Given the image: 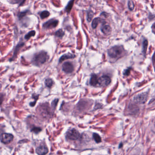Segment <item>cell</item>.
I'll list each match as a JSON object with an SVG mask.
<instances>
[{"mask_svg": "<svg viewBox=\"0 0 155 155\" xmlns=\"http://www.w3.org/2000/svg\"><path fill=\"white\" fill-rule=\"evenodd\" d=\"M108 55L113 59H118L125 55L126 50L123 46H115L108 50Z\"/></svg>", "mask_w": 155, "mask_h": 155, "instance_id": "obj_1", "label": "cell"}, {"mask_svg": "<svg viewBox=\"0 0 155 155\" xmlns=\"http://www.w3.org/2000/svg\"><path fill=\"white\" fill-rule=\"evenodd\" d=\"M48 58L47 53L44 51H42L34 56L33 58V65L39 66L45 63L48 59Z\"/></svg>", "mask_w": 155, "mask_h": 155, "instance_id": "obj_2", "label": "cell"}, {"mask_svg": "<svg viewBox=\"0 0 155 155\" xmlns=\"http://www.w3.org/2000/svg\"><path fill=\"white\" fill-rule=\"evenodd\" d=\"M66 138L68 140H76L80 138V134L78 130L72 128L68 130L66 133Z\"/></svg>", "mask_w": 155, "mask_h": 155, "instance_id": "obj_3", "label": "cell"}, {"mask_svg": "<svg viewBox=\"0 0 155 155\" xmlns=\"http://www.w3.org/2000/svg\"><path fill=\"white\" fill-rule=\"evenodd\" d=\"M148 99V94L143 92L140 93L136 96L133 98L134 102L138 104H144L146 102Z\"/></svg>", "mask_w": 155, "mask_h": 155, "instance_id": "obj_4", "label": "cell"}, {"mask_svg": "<svg viewBox=\"0 0 155 155\" xmlns=\"http://www.w3.org/2000/svg\"><path fill=\"white\" fill-rule=\"evenodd\" d=\"M111 82L110 78L107 75H103L98 78V84L102 86H106Z\"/></svg>", "mask_w": 155, "mask_h": 155, "instance_id": "obj_5", "label": "cell"}, {"mask_svg": "<svg viewBox=\"0 0 155 155\" xmlns=\"http://www.w3.org/2000/svg\"><path fill=\"white\" fill-rule=\"evenodd\" d=\"M14 138V136L12 134L9 133H2L0 136V140L2 142L7 144L10 142Z\"/></svg>", "mask_w": 155, "mask_h": 155, "instance_id": "obj_6", "label": "cell"}, {"mask_svg": "<svg viewBox=\"0 0 155 155\" xmlns=\"http://www.w3.org/2000/svg\"><path fill=\"white\" fill-rule=\"evenodd\" d=\"M58 20L54 19H52L48 20L43 25V27L45 29H49L56 28L58 24Z\"/></svg>", "mask_w": 155, "mask_h": 155, "instance_id": "obj_7", "label": "cell"}, {"mask_svg": "<svg viewBox=\"0 0 155 155\" xmlns=\"http://www.w3.org/2000/svg\"><path fill=\"white\" fill-rule=\"evenodd\" d=\"M74 70V66L69 62H65L63 64L62 70L66 73H70Z\"/></svg>", "mask_w": 155, "mask_h": 155, "instance_id": "obj_8", "label": "cell"}, {"mask_svg": "<svg viewBox=\"0 0 155 155\" xmlns=\"http://www.w3.org/2000/svg\"><path fill=\"white\" fill-rule=\"evenodd\" d=\"M106 22L105 20L103 21L102 26L100 27V31L105 35H110L112 32V28L109 25L106 24Z\"/></svg>", "mask_w": 155, "mask_h": 155, "instance_id": "obj_9", "label": "cell"}, {"mask_svg": "<svg viewBox=\"0 0 155 155\" xmlns=\"http://www.w3.org/2000/svg\"><path fill=\"white\" fill-rule=\"evenodd\" d=\"M48 152V149L45 145H41L36 149V152L38 155H45Z\"/></svg>", "mask_w": 155, "mask_h": 155, "instance_id": "obj_10", "label": "cell"}, {"mask_svg": "<svg viewBox=\"0 0 155 155\" xmlns=\"http://www.w3.org/2000/svg\"><path fill=\"white\" fill-rule=\"evenodd\" d=\"M98 76L95 74H92L91 75L90 78V85L93 86H96L98 84Z\"/></svg>", "mask_w": 155, "mask_h": 155, "instance_id": "obj_11", "label": "cell"}, {"mask_svg": "<svg viewBox=\"0 0 155 155\" xmlns=\"http://www.w3.org/2000/svg\"><path fill=\"white\" fill-rule=\"evenodd\" d=\"M76 57V56L71 53H67L62 56L59 59V62H62L63 61L67 59H73Z\"/></svg>", "mask_w": 155, "mask_h": 155, "instance_id": "obj_12", "label": "cell"}, {"mask_svg": "<svg viewBox=\"0 0 155 155\" xmlns=\"http://www.w3.org/2000/svg\"><path fill=\"white\" fill-rule=\"evenodd\" d=\"M104 20L103 19H102L100 18H96L93 19L92 23V26L93 29H95L97 28L98 24L102 22Z\"/></svg>", "mask_w": 155, "mask_h": 155, "instance_id": "obj_13", "label": "cell"}, {"mask_svg": "<svg viewBox=\"0 0 155 155\" xmlns=\"http://www.w3.org/2000/svg\"><path fill=\"white\" fill-rule=\"evenodd\" d=\"M24 45V43L21 42L19 43L16 46L15 48V51H14V54L13 56V57L12 58V59H11V60H14L15 59V58L16 56L18 55V52L19 51L20 49L21 48L23 47V46Z\"/></svg>", "mask_w": 155, "mask_h": 155, "instance_id": "obj_14", "label": "cell"}, {"mask_svg": "<svg viewBox=\"0 0 155 155\" xmlns=\"http://www.w3.org/2000/svg\"><path fill=\"white\" fill-rule=\"evenodd\" d=\"M75 0H70L68 3V5L65 8V10L67 13H70L72 10Z\"/></svg>", "mask_w": 155, "mask_h": 155, "instance_id": "obj_15", "label": "cell"}, {"mask_svg": "<svg viewBox=\"0 0 155 155\" xmlns=\"http://www.w3.org/2000/svg\"><path fill=\"white\" fill-rule=\"evenodd\" d=\"M86 15H86V20H88V22H90L92 19L93 16H94L93 12L90 9H89L87 11Z\"/></svg>", "mask_w": 155, "mask_h": 155, "instance_id": "obj_16", "label": "cell"}, {"mask_svg": "<svg viewBox=\"0 0 155 155\" xmlns=\"http://www.w3.org/2000/svg\"><path fill=\"white\" fill-rule=\"evenodd\" d=\"M148 42L147 39H145L143 40L142 42V53L143 55L146 56V50L148 49Z\"/></svg>", "mask_w": 155, "mask_h": 155, "instance_id": "obj_17", "label": "cell"}, {"mask_svg": "<svg viewBox=\"0 0 155 155\" xmlns=\"http://www.w3.org/2000/svg\"><path fill=\"white\" fill-rule=\"evenodd\" d=\"M55 36L58 38H62L65 35V32L62 29H59L57 30L55 34Z\"/></svg>", "mask_w": 155, "mask_h": 155, "instance_id": "obj_18", "label": "cell"}, {"mask_svg": "<svg viewBox=\"0 0 155 155\" xmlns=\"http://www.w3.org/2000/svg\"><path fill=\"white\" fill-rule=\"evenodd\" d=\"M93 138L94 139V140H95L96 142L100 143L102 142V138H100L99 135L98 134V133H94L93 134Z\"/></svg>", "mask_w": 155, "mask_h": 155, "instance_id": "obj_19", "label": "cell"}, {"mask_svg": "<svg viewBox=\"0 0 155 155\" xmlns=\"http://www.w3.org/2000/svg\"><path fill=\"white\" fill-rule=\"evenodd\" d=\"M49 16H50V12L48 10L43 11L40 14V17L42 19L48 18Z\"/></svg>", "mask_w": 155, "mask_h": 155, "instance_id": "obj_20", "label": "cell"}, {"mask_svg": "<svg viewBox=\"0 0 155 155\" xmlns=\"http://www.w3.org/2000/svg\"><path fill=\"white\" fill-rule=\"evenodd\" d=\"M36 34V32L34 30H32L28 33L26 35H25V39L26 40L29 39L32 36H34Z\"/></svg>", "mask_w": 155, "mask_h": 155, "instance_id": "obj_21", "label": "cell"}, {"mask_svg": "<svg viewBox=\"0 0 155 155\" xmlns=\"http://www.w3.org/2000/svg\"><path fill=\"white\" fill-rule=\"evenodd\" d=\"M128 7L129 9L132 11L135 8V4L132 0H129L128 2Z\"/></svg>", "mask_w": 155, "mask_h": 155, "instance_id": "obj_22", "label": "cell"}, {"mask_svg": "<svg viewBox=\"0 0 155 155\" xmlns=\"http://www.w3.org/2000/svg\"><path fill=\"white\" fill-rule=\"evenodd\" d=\"M45 84L48 88H50L53 85V81L51 79H47L45 80Z\"/></svg>", "mask_w": 155, "mask_h": 155, "instance_id": "obj_23", "label": "cell"}, {"mask_svg": "<svg viewBox=\"0 0 155 155\" xmlns=\"http://www.w3.org/2000/svg\"><path fill=\"white\" fill-rule=\"evenodd\" d=\"M41 130H42V129L40 128H34L32 129V132L35 133H37V134L40 132Z\"/></svg>", "mask_w": 155, "mask_h": 155, "instance_id": "obj_24", "label": "cell"}, {"mask_svg": "<svg viewBox=\"0 0 155 155\" xmlns=\"http://www.w3.org/2000/svg\"><path fill=\"white\" fill-rule=\"evenodd\" d=\"M58 99H56L53 101L52 102V107L54 109H55L56 108L57 104H58Z\"/></svg>", "mask_w": 155, "mask_h": 155, "instance_id": "obj_25", "label": "cell"}, {"mask_svg": "<svg viewBox=\"0 0 155 155\" xmlns=\"http://www.w3.org/2000/svg\"><path fill=\"white\" fill-rule=\"evenodd\" d=\"M11 3L12 4H18L19 3H20V4H22L23 3V2H24L25 0H10Z\"/></svg>", "mask_w": 155, "mask_h": 155, "instance_id": "obj_26", "label": "cell"}, {"mask_svg": "<svg viewBox=\"0 0 155 155\" xmlns=\"http://www.w3.org/2000/svg\"><path fill=\"white\" fill-rule=\"evenodd\" d=\"M26 13H27V12H26V11L24 12H20L19 14V15H18V16H19V18H20V19H21L23 17H24V16H25L26 14Z\"/></svg>", "mask_w": 155, "mask_h": 155, "instance_id": "obj_27", "label": "cell"}, {"mask_svg": "<svg viewBox=\"0 0 155 155\" xmlns=\"http://www.w3.org/2000/svg\"><path fill=\"white\" fill-rule=\"evenodd\" d=\"M130 69H126L124 70V72H123V75H125V76H128V75L130 74Z\"/></svg>", "mask_w": 155, "mask_h": 155, "instance_id": "obj_28", "label": "cell"}, {"mask_svg": "<svg viewBox=\"0 0 155 155\" xmlns=\"http://www.w3.org/2000/svg\"><path fill=\"white\" fill-rule=\"evenodd\" d=\"M4 96L3 94H0V105H2L4 98Z\"/></svg>", "mask_w": 155, "mask_h": 155, "instance_id": "obj_29", "label": "cell"}, {"mask_svg": "<svg viewBox=\"0 0 155 155\" xmlns=\"http://www.w3.org/2000/svg\"><path fill=\"white\" fill-rule=\"evenodd\" d=\"M152 32H153L155 33V32H154V30H155V23H153V24L152 26Z\"/></svg>", "mask_w": 155, "mask_h": 155, "instance_id": "obj_30", "label": "cell"}]
</instances>
